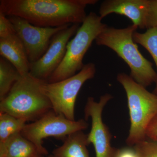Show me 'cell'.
Here are the masks:
<instances>
[{
    "label": "cell",
    "mask_w": 157,
    "mask_h": 157,
    "mask_svg": "<svg viewBox=\"0 0 157 157\" xmlns=\"http://www.w3.org/2000/svg\"><path fill=\"white\" fill-rule=\"evenodd\" d=\"M98 0H1L0 12L17 16L31 24L56 28L82 24L87 16L86 8Z\"/></svg>",
    "instance_id": "cell-1"
},
{
    "label": "cell",
    "mask_w": 157,
    "mask_h": 157,
    "mask_svg": "<svg viewBox=\"0 0 157 157\" xmlns=\"http://www.w3.org/2000/svg\"><path fill=\"white\" fill-rule=\"evenodd\" d=\"M138 29L132 24L123 29L107 26L96 38L99 46L108 47L115 52L130 68V76L146 88L156 81L157 74L151 62L141 54L134 42L133 34Z\"/></svg>",
    "instance_id": "cell-2"
},
{
    "label": "cell",
    "mask_w": 157,
    "mask_h": 157,
    "mask_svg": "<svg viewBox=\"0 0 157 157\" xmlns=\"http://www.w3.org/2000/svg\"><path fill=\"white\" fill-rule=\"evenodd\" d=\"M45 81L30 73L21 76L0 102V112L6 113L26 121L33 122L52 109L41 86Z\"/></svg>",
    "instance_id": "cell-3"
},
{
    "label": "cell",
    "mask_w": 157,
    "mask_h": 157,
    "mask_svg": "<svg viewBox=\"0 0 157 157\" xmlns=\"http://www.w3.org/2000/svg\"><path fill=\"white\" fill-rule=\"evenodd\" d=\"M118 82L127 95L131 125L126 143L130 147L146 140L147 129L157 115V95L138 84L126 73H119Z\"/></svg>",
    "instance_id": "cell-4"
},
{
    "label": "cell",
    "mask_w": 157,
    "mask_h": 157,
    "mask_svg": "<svg viewBox=\"0 0 157 157\" xmlns=\"http://www.w3.org/2000/svg\"><path fill=\"white\" fill-rule=\"evenodd\" d=\"M94 12L87 15L75 36L70 40L63 60L47 80L49 83L57 82L74 76L83 67L85 55L107 25Z\"/></svg>",
    "instance_id": "cell-5"
},
{
    "label": "cell",
    "mask_w": 157,
    "mask_h": 157,
    "mask_svg": "<svg viewBox=\"0 0 157 157\" xmlns=\"http://www.w3.org/2000/svg\"><path fill=\"white\" fill-rule=\"evenodd\" d=\"M96 73L95 65L89 63L74 76L53 83L45 82L41 90L50 101L52 110L70 120L75 121V106L78 92L86 82L94 77Z\"/></svg>",
    "instance_id": "cell-6"
},
{
    "label": "cell",
    "mask_w": 157,
    "mask_h": 157,
    "mask_svg": "<svg viewBox=\"0 0 157 157\" xmlns=\"http://www.w3.org/2000/svg\"><path fill=\"white\" fill-rule=\"evenodd\" d=\"M86 121L83 119L71 121L52 109L36 121L26 124L21 134L46 156L48 153L43 146V139L53 137L63 141L69 135L87 129L88 124Z\"/></svg>",
    "instance_id": "cell-7"
},
{
    "label": "cell",
    "mask_w": 157,
    "mask_h": 157,
    "mask_svg": "<svg viewBox=\"0 0 157 157\" xmlns=\"http://www.w3.org/2000/svg\"><path fill=\"white\" fill-rule=\"evenodd\" d=\"M113 98L110 94H106L96 102L94 98L89 97L85 107V119H91V128L87 135L88 142L94 145L96 157H115L117 151L118 149L111 146L112 135L102 117L104 107Z\"/></svg>",
    "instance_id": "cell-8"
},
{
    "label": "cell",
    "mask_w": 157,
    "mask_h": 157,
    "mask_svg": "<svg viewBox=\"0 0 157 157\" xmlns=\"http://www.w3.org/2000/svg\"><path fill=\"white\" fill-rule=\"evenodd\" d=\"M9 18L23 44L30 63L36 62L42 57L57 33L71 25L56 28L41 27L33 25L26 20L17 16H9Z\"/></svg>",
    "instance_id": "cell-9"
},
{
    "label": "cell",
    "mask_w": 157,
    "mask_h": 157,
    "mask_svg": "<svg viewBox=\"0 0 157 157\" xmlns=\"http://www.w3.org/2000/svg\"><path fill=\"white\" fill-rule=\"evenodd\" d=\"M79 24L69 25L57 33L49 47L41 58L30 63V74L35 78L47 81L63 60L68 42L76 34Z\"/></svg>",
    "instance_id": "cell-10"
},
{
    "label": "cell",
    "mask_w": 157,
    "mask_h": 157,
    "mask_svg": "<svg viewBox=\"0 0 157 157\" xmlns=\"http://www.w3.org/2000/svg\"><path fill=\"white\" fill-rule=\"evenodd\" d=\"M150 0H105L99 9V16L104 18L109 14L124 15L138 28L147 29V20Z\"/></svg>",
    "instance_id": "cell-11"
},
{
    "label": "cell",
    "mask_w": 157,
    "mask_h": 157,
    "mask_svg": "<svg viewBox=\"0 0 157 157\" xmlns=\"http://www.w3.org/2000/svg\"><path fill=\"white\" fill-rule=\"evenodd\" d=\"M0 55L16 68L21 76L28 75L30 63L17 34L0 39Z\"/></svg>",
    "instance_id": "cell-12"
},
{
    "label": "cell",
    "mask_w": 157,
    "mask_h": 157,
    "mask_svg": "<svg viewBox=\"0 0 157 157\" xmlns=\"http://www.w3.org/2000/svg\"><path fill=\"white\" fill-rule=\"evenodd\" d=\"M36 147L17 133L0 144V157H45Z\"/></svg>",
    "instance_id": "cell-13"
},
{
    "label": "cell",
    "mask_w": 157,
    "mask_h": 157,
    "mask_svg": "<svg viewBox=\"0 0 157 157\" xmlns=\"http://www.w3.org/2000/svg\"><path fill=\"white\" fill-rule=\"evenodd\" d=\"M89 145L87 135L78 131L66 137L63 144L55 149L52 155L53 157H90Z\"/></svg>",
    "instance_id": "cell-14"
},
{
    "label": "cell",
    "mask_w": 157,
    "mask_h": 157,
    "mask_svg": "<svg viewBox=\"0 0 157 157\" xmlns=\"http://www.w3.org/2000/svg\"><path fill=\"white\" fill-rule=\"evenodd\" d=\"M21 75L10 62L0 58V101L9 94L14 83L21 78Z\"/></svg>",
    "instance_id": "cell-15"
},
{
    "label": "cell",
    "mask_w": 157,
    "mask_h": 157,
    "mask_svg": "<svg viewBox=\"0 0 157 157\" xmlns=\"http://www.w3.org/2000/svg\"><path fill=\"white\" fill-rule=\"evenodd\" d=\"M27 122L6 113L0 112V144L13 135L21 133Z\"/></svg>",
    "instance_id": "cell-16"
},
{
    "label": "cell",
    "mask_w": 157,
    "mask_h": 157,
    "mask_svg": "<svg viewBox=\"0 0 157 157\" xmlns=\"http://www.w3.org/2000/svg\"><path fill=\"white\" fill-rule=\"evenodd\" d=\"M133 38L136 44L143 46L150 54L157 69V27L147 29L144 33L136 31L133 34ZM155 83L153 93L157 95V76Z\"/></svg>",
    "instance_id": "cell-17"
},
{
    "label": "cell",
    "mask_w": 157,
    "mask_h": 157,
    "mask_svg": "<svg viewBox=\"0 0 157 157\" xmlns=\"http://www.w3.org/2000/svg\"><path fill=\"white\" fill-rule=\"evenodd\" d=\"M133 147L140 157H157V141L146 139L136 144Z\"/></svg>",
    "instance_id": "cell-18"
},
{
    "label": "cell",
    "mask_w": 157,
    "mask_h": 157,
    "mask_svg": "<svg viewBox=\"0 0 157 157\" xmlns=\"http://www.w3.org/2000/svg\"><path fill=\"white\" fill-rule=\"evenodd\" d=\"M16 34L9 17L0 12V39L6 38Z\"/></svg>",
    "instance_id": "cell-19"
},
{
    "label": "cell",
    "mask_w": 157,
    "mask_h": 157,
    "mask_svg": "<svg viewBox=\"0 0 157 157\" xmlns=\"http://www.w3.org/2000/svg\"><path fill=\"white\" fill-rule=\"evenodd\" d=\"M157 27V0H150L147 20V29Z\"/></svg>",
    "instance_id": "cell-20"
},
{
    "label": "cell",
    "mask_w": 157,
    "mask_h": 157,
    "mask_svg": "<svg viewBox=\"0 0 157 157\" xmlns=\"http://www.w3.org/2000/svg\"><path fill=\"white\" fill-rule=\"evenodd\" d=\"M146 135L147 138L157 141V115L149 124L147 129Z\"/></svg>",
    "instance_id": "cell-21"
},
{
    "label": "cell",
    "mask_w": 157,
    "mask_h": 157,
    "mask_svg": "<svg viewBox=\"0 0 157 157\" xmlns=\"http://www.w3.org/2000/svg\"><path fill=\"white\" fill-rule=\"evenodd\" d=\"M115 157H140L134 147H131L118 149Z\"/></svg>",
    "instance_id": "cell-22"
},
{
    "label": "cell",
    "mask_w": 157,
    "mask_h": 157,
    "mask_svg": "<svg viewBox=\"0 0 157 157\" xmlns=\"http://www.w3.org/2000/svg\"><path fill=\"white\" fill-rule=\"evenodd\" d=\"M47 157H53V156L52 155H48V156H47Z\"/></svg>",
    "instance_id": "cell-23"
}]
</instances>
